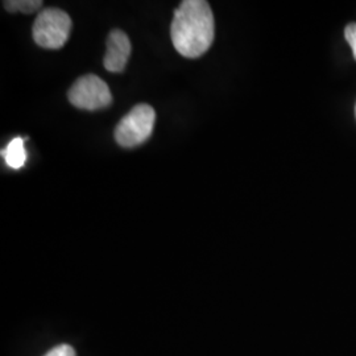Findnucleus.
Wrapping results in <instances>:
<instances>
[{
	"label": "nucleus",
	"mask_w": 356,
	"mask_h": 356,
	"mask_svg": "<svg viewBox=\"0 0 356 356\" xmlns=\"http://www.w3.org/2000/svg\"><path fill=\"white\" fill-rule=\"evenodd\" d=\"M69 102L76 108L95 111L108 107L113 103V95L107 83L94 74L78 78L67 92Z\"/></svg>",
	"instance_id": "20e7f679"
},
{
	"label": "nucleus",
	"mask_w": 356,
	"mask_h": 356,
	"mask_svg": "<svg viewBox=\"0 0 356 356\" xmlns=\"http://www.w3.org/2000/svg\"><path fill=\"white\" fill-rule=\"evenodd\" d=\"M355 115H356V107H355Z\"/></svg>",
	"instance_id": "9d476101"
},
{
	"label": "nucleus",
	"mask_w": 356,
	"mask_h": 356,
	"mask_svg": "<svg viewBox=\"0 0 356 356\" xmlns=\"http://www.w3.org/2000/svg\"><path fill=\"white\" fill-rule=\"evenodd\" d=\"M156 113L149 104L135 106L115 128V140L124 148H134L148 140L152 135Z\"/></svg>",
	"instance_id": "7ed1b4c3"
},
{
	"label": "nucleus",
	"mask_w": 356,
	"mask_h": 356,
	"mask_svg": "<svg viewBox=\"0 0 356 356\" xmlns=\"http://www.w3.org/2000/svg\"><path fill=\"white\" fill-rule=\"evenodd\" d=\"M344 38L347 40V42L350 44L351 49H353V54H354V58L356 60V24L355 23H351L348 26H346V31H344Z\"/></svg>",
	"instance_id": "1a4fd4ad"
},
{
	"label": "nucleus",
	"mask_w": 356,
	"mask_h": 356,
	"mask_svg": "<svg viewBox=\"0 0 356 356\" xmlns=\"http://www.w3.org/2000/svg\"><path fill=\"white\" fill-rule=\"evenodd\" d=\"M3 157L6 160V164L10 168L13 169L23 168L26 161L24 140L22 138H15L3 151Z\"/></svg>",
	"instance_id": "423d86ee"
},
{
	"label": "nucleus",
	"mask_w": 356,
	"mask_h": 356,
	"mask_svg": "<svg viewBox=\"0 0 356 356\" xmlns=\"http://www.w3.org/2000/svg\"><path fill=\"white\" fill-rule=\"evenodd\" d=\"M176 51L186 58H198L210 49L216 36L214 15L204 0H185L178 6L170 26Z\"/></svg>",
	"instance_id": "f257e3e1"
},
{
	"label": "nucleus",
	"mask_w": 356,
	"mask_h": 356,
	"mask_svg": "<svg viewBox=\"0 0 356 356\" xmlns=\"http://www.w3.org/2000/svg\"><path fill=\"white\" fill-rule=\"evenodd\" d=\"M131 49V41L123 31H111L107 38V51L103 58L106 70L111 73H122L126 69Z\"/></svg>",
	"instance_id": "39448f33"
},
{
	"label": "nucleus",
	"mask_w": 356,
	"mask_h": 356,
	"mask_svg": "<svg viewBox=\"0 0 356 356\" xmlns=\"http://www.w3.org/2000/svg\"><path fill=\"white\" fill-rule=\"evenodd\" d=\"M72 31V19L67 13L48 7L38 13L33 23V40L41 48L60 49L69 40Z\"/></svg>",
	"instance_id": "f03ea898"
},
{
	"label": "nucleus",
	"mask_w": 356,
	"mask_h": 356,
	"mask_svg": "<svg viewBox=\"0 0 356 356\" xmlns=\"http://www.w3.org/2000/svg\"><path fill=\"white\" fill-rule=\"evenodd\" d=\"M4 8L10 13H33L42 6L41 0H7L3 3Z\"/></svg>",
	"instance_id": "0eeeda50"
},
{
	"label": "nucleus",
	"mask_w": 356,
	"mask_h": 356,
	"mask_svg": "<svg viewBox=\"0 0 356 356\" xmlns=\"http://www.w3.org/2000/svg\"><path fill=\"white\" fill-rule=\"evenodd\" d=\"M44 356H76V351L69 344H60L51 348V351Z\"/></svg>",
	"instance_id": "6e6552de"
}]
</instances>
